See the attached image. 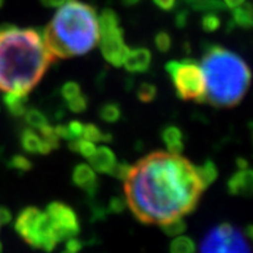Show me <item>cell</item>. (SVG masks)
Wrapping results in <instances>:
<instances>
[{
  "instance_id": "obj_1",
  "label": "cell",
  "mask_w": 253,
  "mask_h": 253,
  "mask_svg": "<svg viewBox=\"0 0 253 253\" xmlns=\"http://www.w3.org/2000/svg\"><path fill=\"white\" fill-rule=\"evenodd\" d=\"M123 182L126 206L133 216L140 222L159 226L191 213L206 190L197 166L169 151L142 158Z\"/></svg>"
},
{
  "instance_id": "obj_2",
  "label": "cell",
  "mask_w": 253,
  "mask_h": 253,
  "mask_svg": "<svg viewBox=\"0 0 253 253\" xmlns=\"http://www.w3.org/2000/svg\"><path fill=\"white\" fill-rule=\"evenodd\" d=\"M54 60L40 31L0 26V90L4 93L31 92Z\"/></svg>"
},
{
  "instance_id": "obj_3",
  "label": "cell",
  "mask_w": 253,
  "mask_h": 253,
  "mask_svg": "<svg viewBox=\"0 0 253 253\" xmlns=\"http://www.w3.org/2000/svg\"><path fill=\"white\" fill-rule=\"evenodd\" d=\"M42 34L54 58L87 54L100 39L96 9L79 0H67Z\"/></svg>"
},
{
  "instance_id": "obj_4",
  "label": "cell",
  "mask_w": 253,
  "mask_h": 253,
  "mask_svg": "<svg viewBox=\"0 0 253 253\" xmlns=\"http://www.w3.org/2000/svg\"><path fill=\"white\" fill-rule=\"evenodd\" d=\"M206 79L204 101L226 109L237 106L250 89L252 73L246 61L221 45H208L202 58Z\"/></svg>"
},
{
  "instance_id": "obj_5",
  "label": "cell",
  "mask_w": 253,
  "mask_h": 253,
  "mask_svg": "<svg viewBox=\"0 0 253 253\" xmlns=\"http://www.w3.org/2000/svg\"><path fill=\"white\" fill-rule=\"evenodd\" d=\"M14 230L29 246L35 250L50 252L58 244L53 223L50 221L47 211H42L37 207H26L21 211L14 221Z\"/></svg>"
},
{
  "instance_id": "obj_6",
  "label": "cell",
  "mask_w": 253,
  "mask_h": 253,
  "mask_svg": "<svg viewBox=\"0 0 253 253\" xmlns=\"http://www.w3.org/2000/svg\"><path fill=\"white\" fill-rule=\"evenodd\" d=\"M177 96L185 101L203 102L206 97V79L202 66L193 60L169 61L166 65Z\"/></svg>"
},
{
  "instance_id": "obj_7",
  "label": "cell",
  "mask_w": 253,
  "mask_h": 253,
  "mask_svg": "<svg viewBox=\"0 0 253 253\" xmlns=\"http://www.w3.org/2000/svg\"><path fill=\"white\" fill-rule=\"evenodd\" d=\"M100 25L101 53L107 62L115 67L123 65L124 57L129 48L126 47L123 37V29L120 27L119 17L113 9H105L98 17Z\"/></svg>"
},
{
  "instance_id": "obj_8",
  "label": "cell",
  "mask_w": 253,
  "mask_h": 253,
  "mask_svg": "<svg viewBox=\"0 0 253 253\" xmlns=\"http://www.w3.org/2000/svg\"><path fill=\"white\" fill-rule=\"evenodd\" d=\"M200 252L242 253L250 252L251 247L247 243L244 234L238 227L229 222H223L207 231L200 242Z\"/></svg>"
},
{
  "instance_id": "obj_9",
  "label": "cell",
  "mask_w": 253,
  "mask_h": 253,
  "mask_svg": "<svg viewBox=\"0 0 253 253\" xmlns=\"http://www.w3.org/2000/svg\"><path fill=\"white\" fill-rule=\"evenodd\" d=\"M47 213L53 223L54 234L58 243L78 237L80 233V223L75 211L62 202H52L48 204Z\"/></svg>"
},
{
  "instance_id": "obj_10",
  "label": "cell",
  "mask_w": 253,
  "mask_h": 253,
  "mask_svg": "<svg viewBox=\"0 0 253 253\" xmlns=\"http://www.w3.org/2000/svg\"><path fill=\"white\" fill-rule=\"evenodd\" d=\"M227 191L234 197H253V169L247 167H238L227 180Z\"/></svg>"
},
{
  "instance_id": "obj_11",
  "label": "cell",
  "mask_w": 253,
  "mask_h": 253,
  "mask_svg": "<svg viewBox=\"0 0 253 253\" xmlns=\"http://www.w3.org/2000/svg\"><path fill=\"white\" fill-rule=\"evenodd\" d=\"M97 172L90 167V164L80 163L74 167L73 183L79 189L84 190L89 198H94L98 189Z\"/></svg>"
},
{
  "instance_id": "obj_12",
  "label": "cell",
  "mask_w": 253,
  "mask_h": 253,
  "mask_svg": "<svg viewBox=\"0 0 253 253\" xmlns=\"http://www.w3.org/2000/svg\"><path fill=\"white\" fill-rule=\"evenodd\" d=\"M151 52L147 48H133L128 49L124 57L123 65L126 71L132 74L146 73L151 65Z\"/></svg>"
},
{
  "instance_id": "obj_13",
  "label": "cell",
  "mask_w": 253,
  "mask_h": 253,
  "mask_svg": "<svg viewBox=\"0 0 253 253\" xmlns=\"http://www.w3.org/2000/svg\"><path fill=\"white\" fill-rule=\"evenodd\" d=\"M21 146L26 153L38 154V155H47L52 151V147L31 126L22 130V133H21Z\"/></svg>"
},
{
  "instance_id": "obj_14",
  "label": "cell",
  "mask_w": 253,
  "mask_h": 253,
  "mask_svg": "<svg viewBox=\"0 0 253 253\" xmlns=\"http://www.w3.org/2000/svg\"><path fill=\"white\" fill-rule=\"evenodd\" d=\"M88 160H89L90 167L96 172L106 174H110L111 169L118 162L115 154L113 153L110 147L107 146L96 147V151L88 158Z\"/></svg>"
},
{
  "instance_id": "obj_15",
  "label": "cell",
  "mask_w": 253,
  "mask_h": 253,
  "mask_svg": "<svg viewBox=\"0 0 253 253\" xmlns=\"http://www.w3.org/2000/svg\"><path fill=\"white\" fill-rule=\"evenodd\" d=\"M162 140L167 146V151L181 154L185 147V136L177 126H167L162 130Z\"/></svg>"
},
{
  "instance_id": "obj_16",
  "label": "cell",
  "mask_w": 253,
  "mask_h": 253,
  "mask_svg": "<svg viewBox=\"0 0 253 253\" xmlns=\"http://www.w3.org/2000/svg\"><path fill=\"white\" fill-rule=\"evenodd\" d=\"M27 94L22 93H5L3 102L10 115L16 118L24 117L27 110Z\"/></svg>"
},
{
  "instance_id": "obj_17",
  "label": "cell",
  "mask_w": 253,
  "mask_h": 253,
  "mask_svg": "<svg viewBox=\"0 0 253 253\" xmlns=\"http://www.w3.org/2000/svg\"><path fill=\"white\" fill-rule=\"evenodd\" d=\"M233 22L235 26L251 29L253 27V3L242 4L233 9Z\"/></svg>"
},
{
  "instance_id": "obj_18",
  "label": "cell",
  "mask_w": 253,
  "mask_h": 253,
  "mask_svg": "<svg viewBox=\"0 0 253 253\" xmlns=\"http://www.w3.org/2000/svg\"><path fill=\"white\" fill-rule=\"evenodd\" d=\"M186 5L197 12L203 13H217L226 9V5L221 0H183Z\"/></svg>"
},
{
  "instance_id": "obj_19",
  "label": "cell",
  "mask_w": 253,
  "mask_h": 253,
  "mask_svg": "<svg viewBox=\"0 0 253 253\" xmlns=\"http://www.w3.org/2000/svg\"><path fill=\"white\" fill-rule=\"evenodd\" d=\"M197 170L200 177V181H202L206 189L211 186L218 177V169H217L216 164L212 160H206L203 164L197 166Z\"/></svg>"
},
{
  "instance_id": "obj_20",
  "label": "cell",
  "mask_w": 253,
  "mask_h": 253,
  "mask_svg": "<svg viewBox=\"0 0 253 253\" xmlns=\"http://www.w3.org/2000/svg\"><path fill=\"white\" fill-rule=\"evenodd\" d=\"M169 251L172 253H193L197 251V244L190 237L177 235L169 244Z\"/></svg>"
},
{
  "instance_id": "obj_21",
  "label": "cell",
  "mask_w": 253,
  "mask_h": 253,
  "mask_svg": "<svg viewBox=\"0 0 253 253\" xmlns=\"http://www.w3.org/2000/svg\"><path fill=\"white\" fill-rule=\"evenodd\" d=\"M98 115H100V119L103 120L105 123H117L122 118V107L115 102H107L100 107Z\"/></svg>"
},
{
  "instance_id": "obj_22",
  "label": "cell",
  "mask_w": 253,
  "mask_h": 253,
  "mask_svg": "<svg viewBox=\"0 0 253 253\" xmlns=\"http://www.w3.org/2000/svg\"><path fill=\"white\" fill-rule=\"evenodd\" d=\"M69 149L73 153L80 154L82 157L89 158L96 151V145L92 141H88L83 138V137H79V138H74V140L69 141Z\"/></svg>"
},
{
  "instance_id": "obj_23",
  "label": "cell",
  "mask_w": 253,
  "mask_h": 253,
  "mask_svg": "<svg viewBox=\"0 0 253 253\" xmlns=\"http://www.w3.org/2000/svg\"><path fill=\"white\" fill-rule=\"evenodd\" d=\"M83 138L88 141H92V142H109L111 141V134L110 133H103L102 130L98 128L97 126L92 123L84 124V129H83Z\"/></svg>"
},
{
  "instance_id": "obj_24",
  "label": "cell",
  "mask_w": 253,
  "mask_h": 253,
  "mask_svg": "<svg viewBox=\"0 0 253 253\" xmlns=\"http://www.w3.org/2000/svg\"><path fill=\"white\" fill-rule=\"evenodd\" d=\"M186 223L182 220V217H178V218H173V220L168 221V222L160 225V229L166 234L167 237L174 238L177 235H181L186 231Z\"/></svg>"
},
{
  "instance_id": "obj_25",
  "label": "cell",
  "mask_w": 253,
  "mask_h": 253,
  "mask_svg": "<svg viewBox=\"0 0 253 253\" xmlns=\"http://www.w3.org/2000/svg\"><path fill=\"white\" fill-rule=\"evenodd\" d=\"M24 117L25 122L34 129H39V128L44 126L45 124H48L47 117L42 111L37 110V109H29V110H26Z\"/></svg>"
},
{
  "instance_id": "obj_26",
  "label": "cell",
  "mask_w": 253,
  "mask_h": 253,
  "mask_svg": "<svg viewBox=\"0 0 253 253\" xmlns=\"http://www.w3.org/2000/svg\"><path fill=\"white\" fill-rule=\"evenodd\" d=\"M137 98L143 103H149V102H153L155 100V97H157L158 93V89L157 87L151 83H141L138 87H137Z\"/></svg>"
},
{
  "instance_id": "obj_27",
  "label": "cell",
  "mask_w": 253,
  "mask_h": 253,
  "mask_svg": "<svg viewBox=\"0 0 253 253\" xmlns=\"http://www.w3.org/2000/svg\"><path fill=\"white\" fill-rule=\"evenodd\" d=\"M39 134L43 137V140L52 147V150H56L60 146V137L57 136L56 130L53 126H50L49 123L45 124L44 126L39 128Z\"/></svg>"
},
{
  "instance_id": "obj_28",
  "label": "cell",
  "mask_w": 253,
  "mask_h": 253,
  "mask_svg": "<svg viewBox=\"0 0 253 253\" xmlns=\"http://www.w3.org/2000/svg\"><path fill=\"white\" fill-rule=\"evenodd\" d=\"M66 102H67V107H69V110H70L71 113L80 114V113H84V111L88 109L89 98H88L85 94L80 93L78 94L77 97L71 98V100L66 101Z\"/></svg>"
},
{
  "instance_id": "obj_29",
  "label": "cell",
  "mask_w": 253,
  "mask_h": 253,
  "mask_svg": "<svg viewBox=\"0 0 253 253\" xmlns=\"http://www.w3.org/2000/svg\"><path fill=\"white\" fill-rule=\"evenodd\" d=\"M221 20L216 13H204L202 17V29L206 33H213L217 29H220Z\"/></svg>"
},
{
  "instance_id": "obj_30",
  "label": "cell",
  "mask_w": 253,
  "mask_h": 253,
  "mask_svg": "<svg viewBox=\"0 0 253 253\" xmlns=\"http://www.w3.org/2000/svg\"><path fill=\"white\" fill-rule=\"evenodd\" d=\"M154 42H155L157 49L159 52H162V53L169 52L170 47H172V38H170V35L167 31H159V33H157Z\"/></svg>"
},
{
  "instance_id": "obj_31",
  "label": "cell",
  "mask_w": 253,
  "mask_h": 253,
  "mask_svg": "<svg viewBox=\"0 0 253 253\" xmlns=\"http://www.w3.org/2000/svg\"><path fill=\"white\" fill-rule=\"evenodd\" d=\"M8 166L14 170H18V172H27L33 168V163L30 160L27 159L26 157H22V155H14L12 159L9 160Z\"/></svg>"
},
{
  "instance_id": "obj_32",
  "label": "cell",
  "mask_w": 253,
  "mask_h": 253,
  "mask_svg": "<svg viewBox=\"0 0 253 253\" xmlns=\"http://www.w3.org/2000/svg\"><path fill=\"white\" fill-rule=\"evenodd\" d=\"M130 169H132V166H130V164L126 163V162H117V164H115L113 169H111L110 176L117 177L118 180L120 181H124L126 177L129 176Z\"/></svg>"
},
{
  "instance_id": "obj_33",
  "label": "cell",
  "mask_w": 253,
  "mask_h": 253,
  "mask_svg": "<svg viewBox=\"0 0 253 253\" xmlns=\"http://www.w3.org/2000/svg\"><path fill=\"white\" fill-rule=\"evenodd\" d=\"M80 93H82V89H80V85L77 82H67L61 88V94L66 101L71 100Z\"/></svg>"
},
{
  "instance_id": "obj_34",
  "label": "cell",
  "mask_w": 253,
  "mask_h": 253,
  "mask_svg": "<svg viewBox=\"0 0 253 253\" xmlns=\"http://www.w3.org/2000/svg\"><path fill=\"white\" fill-rule=\"evenodd\" d=\"M126 207V199L120 197L111 198V200L109 202V206H107V212L110 213H122Z\"/></svg>"
},
{
  "instance_id": "obj_35",
  "label": "cell",
  "mask_w": 253,
  "mask_h": 253,
  "mask_svg": "<svg viewBox=\"0 0 253 253\" xmlns=\"http://www.w3.org/2000/svg\"><path fill=\"white\" fill-rule=\"evenodd\" d=\"M67 128L70 130L71 140H74V138H79V137L83 136L84 124L80 123L79 120H73V122H70V123L67 124Z\"/></svg>"
},
{
  "instance_id": "obj_36",
  "label": "cell",
  "mask_w": 253,
  "mask_h": 253,
  "mask_svg": "<svg viewBox=\"0 0 253 253\" xmlns=\"http://www.w3.org/2000/svg\"><path fill=\"white\" fill-rule=\"evenodd\" d=\"M82 248H83V242L78 239L77 237L70 238V239L66 240V247H65L66 252H70V253L79 252Z\"/></svg>"
},
{
  "instance_id": "obj_37",
  "label": "cell",
  "mask_w": 253,
  "mask_h": 253,
  "mask_svg": "<svg viewBox=\"0 0 253 253\" xmlns=\"http://www.w3.org/2000/svg\"><path fill=\"white\" fill-rule=\"evenodd\" d=\"M154 4L162 10L169 12V10L174 9L177 5V0H153Z\"/></svg>"
},
{
  "instance_id": "obj_38",
  "label": "cell",
  "mask_w": 253,
  "mask_h": 253,
  "mask_svg": "<svg viewBox=\"0 0 253 253\" xmlns=\"http://www.w3.org/2000/svg\"><path fill=\"white\" fill-rule=\"evenodd\" d=\"M187 18H189V12H187V9L178 10L176 14V18H174L176 26L180 27V29H182V27L186 26Z\"/></svg>"
},
{
  "instance_id": "obj_39",
  "label": "cell",
  "mask_w": 253,
  "mask_h": 253,
  "mask_svg": "<svg viewBox=\"0 0 253 253\" xmlns=\"http://www.w3.org/2000/svg\"><path fill=\"white\" fill-rule=\"evenodd\" d=\"M54 130H56L57 136L60 137V138H63V140L70 141L71 136H70V130L67 128V126L65 124H58V126H54Z\"/></svg>"
},
{
  "instance_id": "obj_40",
  "label": "cell",
  "mask_w": 253,
  "mask_h": 253,
  "mask_svg": "<svg viewBox=\"0 0 253 253\" xmlns=\"http://www.w3.org/2000/svg\"><path fill=\"white\" fill-rule=\"evenodd\" d=\"M12 221V213L5 207H0V225H5Z\"/></svg>"
},
{
  "instance_id": "obj_41",
  "label": "cell",
  "mask_w": 253,
  "mask_h": 253,
  "mask_svg": "<svg viewBox=\"0 0 253 253\" xmlns=\"http://www.w3.org/2000/svg\"><path fill=\"white\" fill-rule=\"evenodd\" d=\"M67 0H40V3L47 8H58L62 4L66 3Z\"/></svg>"
},
{
  "instance_id": "obj_42",
  "label": "cell",
  "mask_w": 253,
  "mask_h": 253,
  "mask_svg": "<svg viewBox=\"0 0 253 253\" xmlns=\"http://www.w3.org/2000/svg\"><path fill=\"white\" fill-rule=\"evenodd\" d=\"M244 1H246V0H223L225 5H226L227 8H230V9H234V8L239 7V5H242Z\"/></svg>"
},
{
  "instance_id": "obj_43",
  "label": "cell",
  "mask_w": 253,
  "mask_h": 253,
  "mask_svg": "<svg viewBox=\"0 0 253 253\" xmlns=\"http://www.w3.org/2000/svg\"><path fill=\"white\" fill-rule=\"evenodd\" d=\"M246 234H247V237L250 238V239L253 242V225H250V226H247Z\"/></svg>"
},
{
  "instance_id": "obj_44",
  "label": "cell",
  "mask_w": 253,
  "mask_h": 253,
  "mask_svg": "<svg viewBox=\"0 0 253 253\" xmlns=\"http://www.w3.org/2000/svg\"><path fill=\"white\" fill-rule=\"evenodd\" d=\"M138 1H140V0H122V3H123L124 5H126V7L134 5V4H137Z\"/></svg>"
},
{
  "instance_id": "obj_45",
  "label": "cell",
  "mask_w": 253,
  "mask_h": 253,
  "mask_svg": "<svg viewBox=\"0 0 253 253\" xmlns=\"http://www.w3.org/2000/svg\"><path fill=\"white\" fill-rule=\"evenodd\" d=\"M250 129H251V136H252V143H253V123L250 124Z\"/></svg>"
},
{
  "instance_id": "obj_46",
  "label": "cell",
  "mask_w": 253,
  "mask_h": 253,
  "mask_svg": "<svg viewBox=\"0 0 253 253\" xmlns=\"http://www.w3.org/2000/svg\"><path fill=\"white\" fill-rule=\"evenodd\" d=\"M0 251H1V244H0Z\"/></svg>"
}]
</instances>
